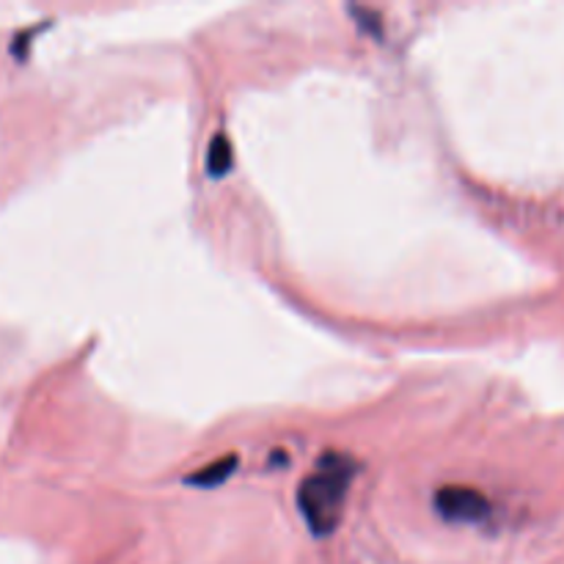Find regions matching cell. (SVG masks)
<instances>
[{
	"label": "cell",
	"instance_id": "obj_3",
	"mask_svg": "<svg viewBox=\"0 0 564 564\" xmlns=\"http://www.w3.org/2000/svg\"><path fill=\"white\" fill-rule=\"evenodd\" d=\"M237 463H240V460H237L235 455L224 457V460L213 463V466L202 468V471H196L193 477H187V482L198 485V488H215V485H220V482H226V479H229V474L235 471Z\"/></svg>",
	"mask_w": 564,
	"mask_h": 564
},
{
	"label": "cell",
	"instance_id": "obj_4",
	"mask_svg": "<svg viewBox=\"0 0 564 564\" xmlns=\"http://www.w3.org/2000/svg\"><path fill=\"white\" fill-rule=\"evenodd\" d=\"M231 169V147L226 135H215L213 143H209V160L207 171L213 176H224L226 171Z\"/></svg>",
	"mask_w": 564,
	"mask_h": 564
},
{
	"label": "cell",
	"instance_id": "obj_1",
	"mask_svg": "<svg viewBox=\"0 0 564 564\" xmlns=\"http://www.w3.org/2000/svg\"><path fill=\"white\" fill-rule=\"evenodd\" d=\"M356 471V460L328 452V455L319 457L317 471L301 485L297 505H301L303 518H306L314 534L334 532V527L341 518V510H345L347 490H350Z\"/></svg>",
	"mask_w": 564,
	"mask_h": 564
},
{
	"label": "cell",
	"instance_id": "obj_2",
	"mask_svg": "<svg viewBox=\"0 0 564 564\" xmlns=\"http://www.w3.org/2000/svg\"><path fill=\"white\" fill-rule=\"evenodd\" d=\"M435 510L452 523H477L490 512L488 499L479 490L463 485H446L435 494Z\"/></svg>",
	"mask_w": 564,
	"mask_h": 564
}]
</instances>
